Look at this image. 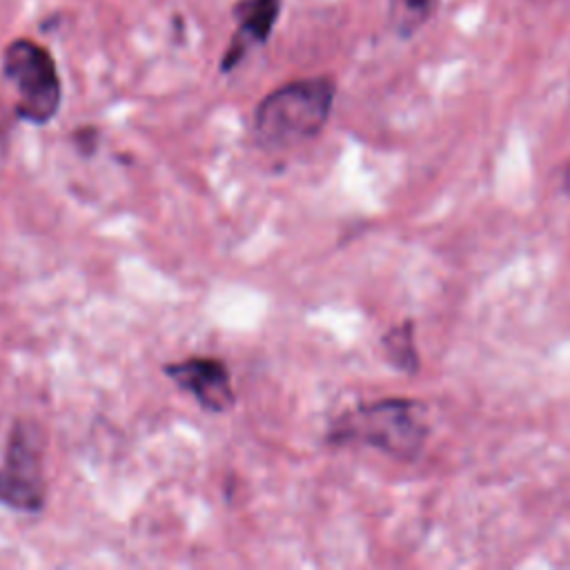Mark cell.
I'll return each instance as SVG.
<instances>
[{"label": "cell", "instance_id": "obj_8", "mask_svg": "<svg viewBox=\"0 0 570 570\" xmlns=\"http://www.w3.org/2000/svg\"><path fill=\"white\" fill-rule=\"evenodd\" d=\"M439 0H399V7H401V13H403V27L405 31H412L416 29L419 24H423L434 7H436Z\"/></svg>", "mask_w": 570, "mask_h": 570}, {"label": "cell", "instance_id": "obj_7", "mask_svg": "<svg viewBox=\"0 0 570 570\" xmlns=\"http://www.w3.org/2000/svg\"><path fill=\"white\" fill-rule=\"evenodd\" d=\"M381 347L387 361L403 374H416L419 370V352L414 343V321L405 318L401 325L390 327L381 336Z\"/></svg>", "mask_w": 570, "mask_h": 570}, {"label": "cell", "instance_id": "obj_4", "mask_svg": "<svg viewBox=\"0 0 570 570\" xmlns=\"http://www.w3.org/2000/svg\"><path fill=\"white\" fill-rule=\"evenodd\" d=\"M45 434L33 421H16L0 465V503L18 512L45 505Z\"/></svg>", "mask_w": 570, "mask_h": 570}, {"label": "cell", "instance_id": "obj_2", "mask_svg": "<svg viewBox=\"0 0 570 570\" xmlns=\"http://www.w3.org/2000/svg\"><path fill=\"white\" fill-rule=\"evenodd\" d=\"M334 80L327 76L303 78L274 89L254 114V129L263 145L287 147L314 138L330 118Z\"/></svg>", "mask_w": 570, "mask_h": 570}, {"label": "cell", "instance_id": "obj_3", "mask_svg": "<svg viewBox=\"0 0 570 570\" xmlns=\"http://www.w3.org/2000/svg\"><path fill=\"white\" fill-rule=\"evenodd\" d=\"M2 71L16 87L18 118L33 125H47L58 114L62 85L56 62L45 47L27 38L9 42L2 53Z\"/></svg>", "mask_w": 570, "mask_h": 570}, {"label": "cell", "instance_id": "obj_6", "mask_svg": "<svg viewBox=\"0 0 570 570\" xmlns=\"http://www.w3.org/2000/svg\"><path fill=\"white\" fill-rule=\"evenodd\" d=\"M236 31L220 58V71H232L249 49L263 45L281 13V0H238L234 4Z\"/></svg>", "mask_w": 570, "mask_h": 570}, {"label": "cell", "instance_id": "obj_5", "mask_svg": "<svg viewBox=\"0 0 570 570\" xmlns=\"http://www.w3.org/2000/svg\"><path fill=\"white\" fill-rule=\"evenodd\" d=\"M165 374L207 412H225L234 405L229 370L220 358L189 356L165 365Z\"/></svg>", "mask_w": 570, "mask_h": 570}, {"label": "cell", "instance_id": "obj_10", "mask_svg": "<svg viewBox=\"0 0 570 570\" xmlns=\"http://www.w3.org/2000/svg\"><path fill=\"white\" fill-rule=\"evenodd\" d=\"M563 189L570 194V165H568L566 171H563Z\"/></svg>", "mask_w": 570, "mask_h": 570}, {"label": "cell", "instance_id": "obj_9", "mask_svg": "<svg viewBox=\"0 0 570 570\" xmlns=\"http://www.w3.org/2000/svg\"><path fill=\"white\" fill-rule=\"evenodd\" d=\"M7 142H9V122L0 114V158L7 154Z\"/></svg>", "mask_w": 570, "mask_h": 570}, {"label": "cell", "instance_id": "obj_1", "mask_svg": "<svg viewBox=\"0 0 570 570\" xmlns=\"http://www.w3.org/2000/svg\"><path fill=\"white\" fill-rule=\"evenodd\" d=\"M425 407L414 399H381L343 412L327 432L334 445H367L399 461H414L430 434Z\"/></svg>", "mask_w": 570, "mask_h": 570}]
</instances>
